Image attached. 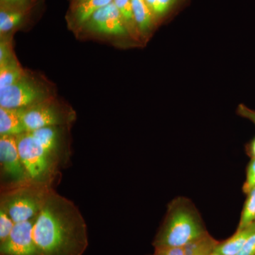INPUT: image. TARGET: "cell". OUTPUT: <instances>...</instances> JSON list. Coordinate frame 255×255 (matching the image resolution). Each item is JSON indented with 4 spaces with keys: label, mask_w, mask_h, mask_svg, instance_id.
I'll return each mask as SVG.
<instances>
[{
    "label": "cell",
    "mask_w": 255,
    "mask_h": 255,
    "mask_svg": "<svg viewBox=\"0 0 255 255\" xmlns=\"http://www.w3.org/2000/svg\"><path fill=\"white\" fill-rule=\"evenodd\" d=\"M33 238L39 255H82L88 247L81 213L73 201L54 190L37 216Z\"/></svg>",
    "instance_id": "cell-1"
},
{
    "label": "cell",
    "mask_w": 255,
    "mask_h": 255,
    "mask_svg": "<svg viewBox=\"0 0 255 255\" xmlns=\"http://www.w3.org/2000/svg\"><path fill=\"white\" fill-rule=\"evenodd\" d=\"M208 233L199 211L187 198L169 203L167 214L153 242L155 248H184Z\"/></svg>",
    "instance_id": "cell-2"
},
{
    "label": "cell",
    "mask_w": 255,
    "mask_h": 255,
    "mask_svg": "<svg viewBox=\"0 0 255 255\" xmlns=\"http://www.w3.org/2000/svg\"><path fill=\"white\" fill-rule=\"evenodd\" d=\"M53 189L48 183L27 178L3 188L0 209H4L15 223L36 217Z\"/></svg>",
    "instance_id": "cell-3"
},
{
    "label": "cell",
    "mask_w": 255,
    "mask_h": 255,
    "mask_svg": "<svg viewBox=\"0 0 255 255\" xmlns=\"http://www.w3.org/2000/svg\"><path fill=\"white\" fill-rule=\"evenodd\" d=\"M18 152L28 177L38 182L51 183L56 160L29 132L16 135Z\"/></svg>",
    "instance_id": "cell-4"
},
{
    "label": "cell",
    "mask_w": 255,
    "mask_h": 255,
    "mask_svg": "<svg viewBox=\"0 0 255 255\" xmlns=\"http://www.w3.org/2000/svg\"><path fill=\"white\" fill-rule=\"evenodd\" d=\"M46 94L38 85L23 78L11 86L0 89V107L25 109L43 102Z\"/></svg>",
    "instance_id": "cell-5"
},
{
    "label": "cell",
    "mask_w": 255,
    "mask_h": 255,
    "mask_svg": "<svg viewBox=\"0 0 255 255\" xmlns=\"http://www.w3.org/2000/svg\"><path fill=\"white\" fill-rule=\"evenodd\" d=\"M36 217L15 223L9 237L0 243V255H39L33 238Z\"/></svg>",
    "instance_id": "cell-6"
},
{
    "label": "cell",
    "mask_w": 255,
    "mask_h": 255,
    "mask_svg": "<svg viewBox=\"0 0 255 255\" xmlns=\"http://www.w3.org/2000/svg\"><path fill=\"white\" fill-rule=\"evenodd\" d=\"M85 26L89 31L106 36H124L128 34L127 25L114 1L96 11Z\"/></svg>",
    "instance_id": "cell-7"
},
{
    "label": "cell",
    "mask_w": 255,
    "mask_h": 255,
    "mask_svg": "<svg viewBox=\"0 0 255 255\" xmlns=\"http://www.w3.org/2000/svg\"><path fill=\"white\" fill-rule=\"evenodd\" d=\"M22 118L26 131H33L43 127H58L66 121L57 108L44 102L25 108Z\"/></svg>",
    "instance_id": "cell-8"
},
{
    "label": "cell",
    "mask_w": 255,
    "mask_h": 255,
    "mask_svg": "<svg viewBox=\"0 0 255 255\" xmlns=\"http://www.w3.org/2000/svg\"><path fill=\"white\" fill-rule=\"evenodd\" d=\"M0 162L1 170L14 182L29 178L20 158L16 135H0Z\"/></svg>",
    "instance_id": "cell-9"
},
{
    "label": "cell",
    "mask_w": 255,
    "mask_h": 255,
    "mask_svg": "<svg viewBox=\"0 0 255 255\" xmlns=\"http://www.w3.org/2000/svg\"><path fill=\"white\" fill-rule=\"evenodd\" d=\"M23 110L0 107V135H17L26 131L23 122Z\"/></svg>",
    "instance_id": "cell-10"
},
{
    "label": "cell",
    "mask_w": 255,
    "mask_h": 255,
    "mask_svg": "<svg viewBox=\"0 0 255 255\" xmlns=\"http://www.w3.org/2000/svg\"><path fill=\"white\" fill-rule=\"evenodd\" d=\"M255 231V223L242 230H237L236 233L228 240L220 242L215 252L223 255H238L243 249L248 238Z\"/></svg>",
    "instance_id": "cell-11"
},
{
    "label": "cell",
    "mask_w": 255,
    "mask_h": 255,
    "mask_svg": "<svg viewBox=\"0 0 255 255\" xmlns=\"http://www.w3.org/2000/svg\"><path fill=\"white\" fill-rule=\"evenodd\" d=\"M57 161L60 147V132L58 127H47L28 131Z\"/></svg>",
    "instance_id": "cell-12"
},
{
    "label": "cell",
    "mask_w": 255,
    "mask_h": 255,
    "mask_svg": "<svg viewBox=\"0 0 255 255\" xmlns=\"http://www.w3.org/2000/svg\"><path fill=\"white\" fill-rule=\"evenodd\" d=\"M132 13L137 28L142 34L152 29L155 18L145 0H131Z\"/></svg>",
    "instance_id": "cell-13"
},
{
    "label": "cell",
    "mask_w": 255,
    "mask_h": 255,
    "mask_svg": "<svg viewBox=\"0 0 255 255\" xmlns=\"http://www.w3.org/2000/svg\"><path fill=\"white\" fill-rule=\"evenodd\" d=\"M113 1L114 0H85L82 1L77 4L74 10V22L79 26L85 25L96 11Z\"/></svg>",
    "instance_id": "cell-14"
},
{
    "label": "cell",
    "mask_w": 255,
    "mask_h": 255,
    "mask_svg": "<svg viewBox=\"0 0 255 255\" xmlns=\"http://www.w3.org/2000/svg\"><path fill=\"white\" fill-rule=\"evenodd\" d=\"M0 67V89L11 86L25 77L24 73L14 59Z\"/></svg>",
    "instance_id": "cell-15"
},
{
    "label": "cell",
    "mask_w": 255,
    "mask_h": 255,
    "mask_svg": "<svg viewBox=\"0 0 255 255\" xmlns=\"http://www.w3.org/2000/svg\"><path fill=\"white\" fill-rule=\"evenodd\" d=\"M24 13L21 10L1 7L0 11V33H8L22 22Z\"/></svg>",
    "instance_id": "cell-16"
},
{
    "label": "cell",
    "mask_w": 255,
    "mask_h": 255,
    "mask_svg": "<svg viewBox=\"0 0 255 255\" xmlns=\"http://www.w3.org/2000/svg\"><path fill=\"white\" fill-rule=\"evenodd\" d=\"M220 242L214 239L209 233L191 241L184 247V255H198L209 249H216Z\"/></svg>",
    "instance_id": "cell-17"
},
{
    "label": "cell",
    "mask_w": 255,
    "mask_h": 255,
    "mask_svg": "<svg viewBox=\"0 0 255 255\" xmlns=\"http://www.w3.org/2000/svg\"><path fill=\"white\" fill-rule=\"evenodd\" d=\"M247 194L248 197L242 211L238 230L243 229L255 223V188Z\"/></svg>",
    "instance_id": "cell-18"
},
{
    "label": "cell",
    "mask_w": 255,
    "mask_h": 255,
    "mask_svg": "<svg viewBox=\"0 0 255 255\" xmlns=\"http://www.w3.org/2000/svg\"><path fill=\"white\" fill-rule=\"evenodd\" d=\"M113 1L122 14L128 30L135 31L137 29L132 13L131 0H114Z\"/></svg>",
    "instance_id": "cell-19"
},
{
    "label": "cell",
    "mask_w": 255,
    "mask_h": 255,
    "mask_svg": "<svg viewBox=\"0 0 255 255\" xmlns=\"http://www.w3.org/2000/svg\"><path fill=\"white\" fill-rule=\"evenodd\" d=\"M177 0H145L146 3L152 10L155 18L163 16L173 6Z\"/></svg>",
    "instance_id": "cell-20"
},
{
    "label": "cell",
    "mask_w": 255,
    "mask_h": 255,
    "mask_svg": "<svg viewBox=\"0 0 255 255\" xmlns=\"http://www.w3.org/2000/svg\"><path fill=\"white\" fill-rule=\"evenodd\" d=\"M15 223L4 209H0V243L9 237Z\"/></svg>",
    "instance_id": "cell-21"
},
{
    "label": "cell",
    "mask_w": 255,
    "mask_h": 255,
    "mask_svg": "<svg viewBox=\"0 0 255 255\" xmlns=\"http://www.w3.org/2000/svg\"><path fill=\"white\" fill-rule=\"evenodd\" d=\"M255 188V158H253L247 170L246 181L243 185V190L246 194Z\"/></svg>",
    "instance_id": "cell-22"
},
{
    "label": "cell",
    "mask_w": 255,
    "mask_h": 255,
    "mask_svg": "<svg viewBox=\"0 0 255 255\" xmlns=\"http://www.w3.org/2000/svg\"><path fill=\"white\" fill-rule=\"evenodd\" d=\"M33 0H0L1 7L24 11Z\"/></svg>",
    "instance_id": "cell-23"
},
{
    "label": "cell",
    "mask_w": 255,
    "mask_h": 255,
    "mask_svg": "<svg viewBox=\"0 0 255 255\" xmlns=\"http://www.w3.org/2000/svg\"><path fill=\"white\" fill-rule=\"evenodd\" d=\"M153 255H185L184 248H173V247H162L155 248V253Z\"/></svg>",
    "instance_id": "cell-24"
},
{
    "label": "cell",
    "mask_w": 255,
    "mask_h": 255,
    "mask_svg": "<svg viewBox=\"0 0 255 255\" xmlns=\"http://www.w3.org/2000/svg\"><path fill=\"white\" fill-rule=\"evenodd\" d=\"M238 255H255V231L248 238L243 249Z\"/></svg>",
    "instance_id": "cell-25"
},
{
    "label": "cell",
    "mask_w": 255,
    "mask_h": 255,
    "mask_svg": "<svg viewBox=\"0 0 255 255\" xmlns=\"http://www.w3.org/2000/svg\"><path fill=\"white\" fill-rule=\"evenodd\" d=\"M238 113L242 117L250 119L255 124V112L248 109L246 106L241 105L238 109Z\"/></svg>",
    "instance_id": "cell-26"
},
{
    "label": "cell",
    "mask_w": 255,
    "mask_h": 255,
    "mask_svg": "<svg viewBox=\"0 0 255 255\" xmlns=\"http://www.w3.org/2000/svg\"><path fill=\"white\" fill-rule=\"evenodd\" d=\"M251 153L253 158H255V138L253 140L251 145Z\"/></svg>",
    "instance_id": "cell-27"
},
{
    "label": "cell",
    "mask_w": 255,
    "mask_h": 255,
    "mask_svg": "<svg viewBox=\"0 0 255 255\" xmlns=\"http://www.w3.org/2000/svg\"><path fill=\"white\" fill-rule=\"evenodd\" d=\"M215 251V249H209L207 251H204L198 255H211V253Z\"/></svg>",
    "instance_id": "cell-28"
},
{
    "label": "cell",
    "mask_w": 255,
    "mask_h": 255,
    "mask_svg": "<svg viewBox=\"0 0 255 255\" xmlns=\"http://www.w3.org/2000/svg\"><path fill=\"white\" fill-rule=\"evenodd\" d=\"M211 255H223L220 254V253H216V252H215V251H214V252H213L212 253H211Z\"/></svg>",
    "instance_id": "cell-29"
},
{
    "label": "cell",
    "mask_w": 255,
    "mask_h": 255,
    "mask_svg": "<svg viewBox=\"0 0 255 255\" xmlns=\"http://www.w3.org/2000/svg\"><path fill=\"white\" fill-rule=\"evenodd\" d=\"M85 1V0H76V5L80 4V3L82 2V1Z\"/></svg>",
    "instance_id": "cell-30"
}]
</instances>
